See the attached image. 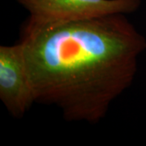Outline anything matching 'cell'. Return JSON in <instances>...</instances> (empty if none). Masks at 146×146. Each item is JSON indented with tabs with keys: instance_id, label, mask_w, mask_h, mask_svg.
I'll use <instances>...</instances> for the list:
<instances>
[{
	"instance_id": "cell-1",
	"label": "cell",
	"mask_w": 146,
	"mask_h": 146,
	"mask_svg": "<svg viewBox=\"0 0 146 146\" xmlns=\"http://www.w3.org/2000/svg\"><path fill=\"white\" fill-rule=\"evenodd\" d=\"M35 102L97 123L130 86L146 40L124 14L21 32Z\"/></svg>"
},
{
	"instance_id": "cell-2",
	"label": "cell",
	"mask_w": 146,
	"mask_h": 146,
	"mask_svg": "<svg viewBox=\"0 0 146 146\" xmlns=\"http://www.w3.org/2000/svg\"><path fill=\"white\" fill-rule=\"evenodd\" d=\"M29 12L21 30L29 31L114 14H130L140 0H16Z\"/></svg>"
},
{
	"instance_id": "cell-3",
	"label": "cell",
	"mask_w": 146,
	"mask_h": 146,
	"mask_svg": "<svg viewBox=\"0 0 146 146\" xmlns=\"http://www.w3.org/2000/svg\"><path fill=\"white\" fill-rule=\"evenodd\" d=\"M0 99L14 118H22L33 102V89L23 45L0 46Z\"/></svg>"
}]
</instances>
